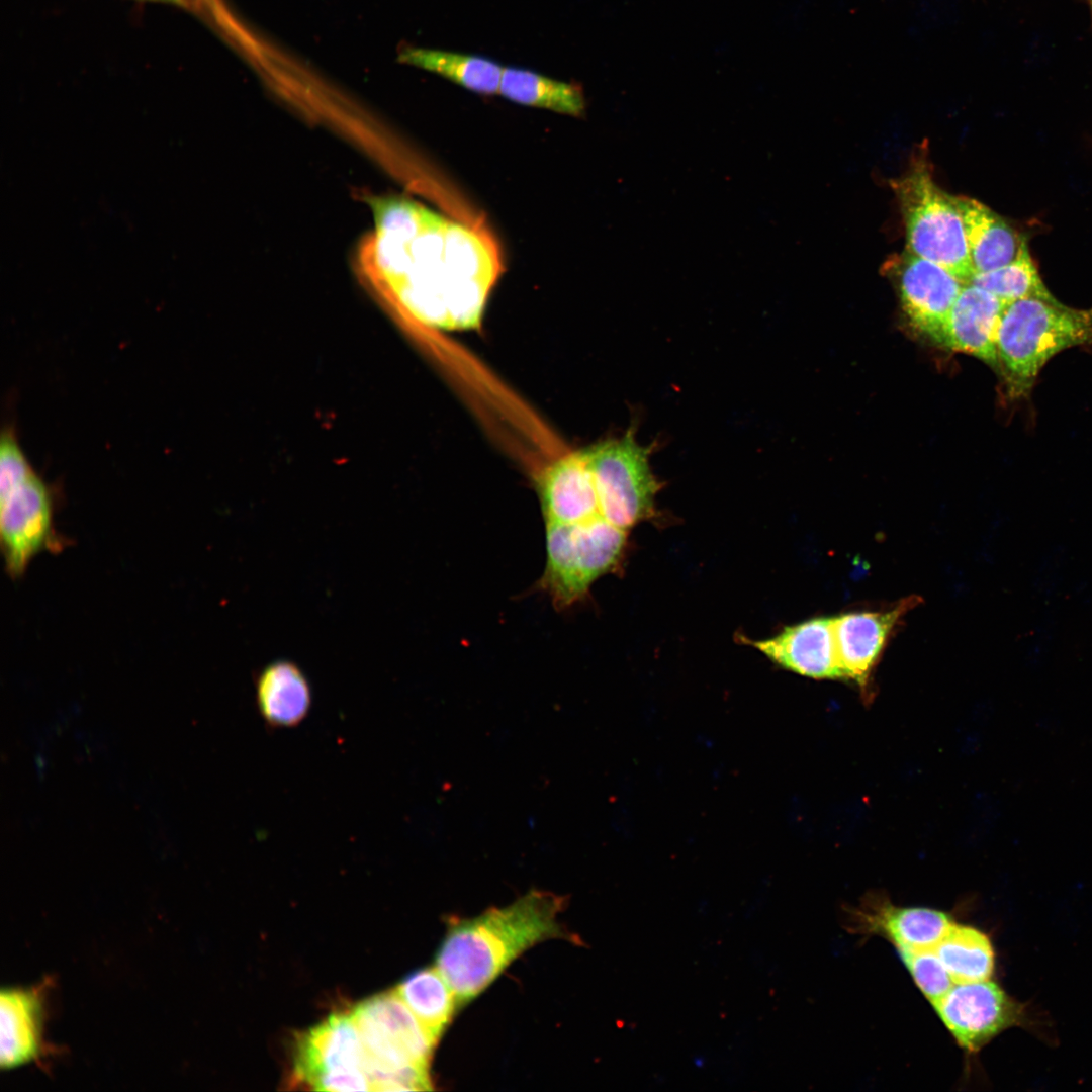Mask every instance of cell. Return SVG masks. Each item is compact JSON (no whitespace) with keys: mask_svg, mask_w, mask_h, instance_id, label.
Listing matches in <instances>:
<instances>
[{"mask_svg":"<svg viewBox=\"0 0 1092 1092\" xmlns=\"http://www.w3.org/2000/svg\"><path fill=\"white\" fill-rule=\"evenodd\" d=\"M367 202L374 230L360 241L355 257L365 286L403 320L447 330L478 327L503 269L490 232L401 196H372Z\"/></svg>","mask_w":1092,"mask_h":1092,"instance_id":"6da1fadb","label":"cell"},{"mask_svg":"<svg viewBox=\"0 0 1092 1092\" xmlns=\"http://www.w3.org/2000/svg\"><path fill=\"white\" fill-rule=\"evenodd\" d=\"M566 900L531 890L506 907L467 919H452L436 954L435 967L453 991L458 1007L484 991L521 953L568 934L558 921Z\"/></svg>","mask_w":1092,"mask_h":1092,"instance_id":"7a4b0ae2","label":"cell"},{"mask_svg":"<svg viewBox=\"0 0 1092 1092\" xmlns=\"http://www.w3.org/2000/svg\"><path fill=\"white\" fill-rule=\"evenodd\" d=\"M1081 346H1092V307L1073 308L1057 298L1008 303L998 329L997 355L1010 397L1028 396L1050 359Z\"/></svg>","mask_w":1092,"mask_h":1092,"instance_id":"3957f363","label":"cell"},{"mask_svg":"<svg viewBox=\"0 0 1092 1092\" xmlns=\"http://www.w3.org/2000/svg\"><path fill=\"white\" fill-rule=\"evenodd\" d=\"M351 1015L372 1091L432 1089L429 1062L436 1045L395 990L365 1000Z\"/></svg>","mask_w":1092,"mask_h":1092,"instance_id":"277c9868","label":"cell"},{"mask_svg":"<svg viewBox=\"0 0 1092 1092\" xmlns=\"http://www.w3.org/2000/svg\"><path fill=\"white\" fill-rule=\"evenodd\" d=\"M923 152L913 155L908 170L890 181L906 230L908 252L933 261L963 283L974 272L964 222L954 196L934 182Z\"/></svg>","mask_w":1092,"mask_h":1092,"instance_id":"5b68a950","label":"cell"},{"mask_svg":"<svg viewBox=\"0 0 1092 1092\" xmlns=\"http://www.w3.org/2000/svg\"><path fill=\"white\" fill-rule=\"evenodd\" d=\"M654 445H641L630 427L620 438L581 449L595 483L600 511L612 525L628 531L654 514L661 484L650 467Z\"/></svg>","mask_w":1092,"mask_h":1092,"instance_id":"8992f818","label":"cell"},{"mask_svg":"<svg viewBox=\"0 0 1092 1092\" xmlns=\"http://www.w3.org/2000/svg\"><path fill=\"white\" fill-rule=\"evenodd\" d=\"M294 1076L317 1091L371 1090L364 1048L351 1014H332L299 1035Z\"/></svg>","mask_w":1092,"mask_h":1092,"instance_id":"52a82bcc","label":"cell"},{"mask_svg":"<svg viewBox=\"0 0 1092 1092\" xmlns=\"http://www.w3.org/2000/svg\"><path fill=\"white\" fill-rule=\"evenodd\" d=\"M957 1044L979 1052L1005 1029L1019 1025L1022 1006L993 981L953 983L932 1006Z\"/></svg>","mask_w":1092,"mask_h":1092,"instance_id":"ba28073f","label":"cell"},{"mask_svg":"<svg viewBox=\"0 0 1092 1092\" xmlns=\"http://www.w3.org/2000/svg\"><path fill=\"white\" fill-rule=\"evenodd\" d=\"M911 595L879 610H859L833 617L836 651L843 679L866 692L891 637L908 612L921 603Z\"/></svg>","mask_w":1092,"mask_h":1092,"instance_id":"9c48e42d","label":"cell"},{"mask_svg":"<svg viewBox=\"0 0 1092 1092\" xmlns=\"http://www.w3.org/2000/svg\"><path fill=\"white\" fill-rule=\"evenodd\" d=\"M536 487L545 534L572 533L606 521L580 450L547 465L538 474Z\"/></svg>","mask_w":1092,"mask_h":1092,"instance_id":"30bf717a","label":"cell"},{"mask_svg":"<svg viewBox=\"0 0 1092 1092\" xmlns=\"http://www.w3.org/2000/svg\"><path fill=\"white\" fill-rule=\"evenodd\" d=\"M0 535L5 566L14 578L54 543L51 493L35 473L0 498Z\"/></svg>","mask_w":1092,"mask_h":1092,"instance_id":"8fae6325","label":"cell"},{"mask_svg":"<svg viewBox=\"0 0 1092 1092\" xmlns=\"http://www.w3.org/2000/svg\"><path fill=\"white\" fill-rule=\"evenodd\" d=\"M952 922L943 911L897 906L882 894L864 897L856 906L849 907L846 914L848 931L881 936L897 950L933 949Z\"/></svg>","mask_w":1092,"mask_h":1092,"instance_id":"7c38bea8","label":"cell"},{"mask_svg":"<svg viewBox=\"0 0 1092 1092\" xmlns=\"http://www.w3.org/2000/svg\"><path fill=\"white\" fill-rule=\"evenodd\" d=\"M897 259L901 302L910 323L940 343L952 306L966 284L939 264L910 252Z\"/></svg>","mask_w":1092,"mask_h":1092,"instance_id":"4fadbf2b","label":"cell"},{"mask_svg":"<svg viewBox=\"0 0 1092 1092\" xmlns=\"http://www.w3.org/2000/svg\"><path fill=\"white\" fill-rule=\"evenodd\" d=\"M748 644L779 666L815 679H843L833 617H815L787 626L775 636Z\"/></svg>","mask_w":1092,"mask_h":1092,"instance_id":"5bb4252c","label":"cell"},{"mask_svg":"<svg viewBox=\"0 0 1092 1092\" xmlns=\"http://www.w3.org/2000/svg\"><path fill=\"white\" fill-rule=\"evenodd\" d=\"M1007 304L981 287L966 284L952 306L940 343L999 369L997 335Z\"/></svg>","mask_w":1092,"mask_h":1092,"instance_id":"9a60e30c","label":"cell"},{"mask_svg":"<svg viewBox=\"0 0 1092 1092\" xmlns=\"http://www.w3.org/2000/svg\"><path fill=\"white\" fill-rule=\"evenodd\" d=\"M43 987L3 988L0 993V1067L10 1070L41 1053Z\"/></svg>","mask_w":1092,"mask_h":1092,"instance_id":"2e32d148","label":"cell"},{"mask_svg":"<svg viewBox=\"0 0 1092 1092\" xmlns=\"http://www.w3.org/2000/svg\"><path fill=\"white\" fill-rule=\"evenodd\" d=\"M954 200L963 218L974 274L1000 268L1017 258L1025 239L983 203L965 196H954Z\"/></svg>","mask_w":1092,"mask_h":1092,"instance_id":"e0dca14e","label":"cell"},{"mask_svg":"<svg viewBox=\"0 0 1092 1092\" xmlns=\"http://www.w3.org/2000/svg\"><path fill=\"white\" fill-rule=\"evenodd\" d=\"M256 691L259 711L273 727L295 726L309 711L310 687L303 672L290 661L267 665L258 677Z\"/></svg>","mask_w":1092,"mask_h":1092,"instance_id":"ac0fdd59","label":"cell"},{"mask_svg":"<svg viewBox=\"0 0 1092 1092\" xmlns=\"http://www.w3.org/2000/svg\"><path fill=\"white\" fill-rule=\"evenodd\" d=\"M398 59L483 95L498 93L504 72V67L491 59L437 49L405 47Z\"/></svg>","mask_w":1092,"mask_h":1092,"instance_id":"d6986e66","label":"cell"},{"mask_svg":"<svg viewBox=\"0 0 1092 1092\" xmlns=\"http://www.w3.org/2000/svg\"><path fill=\"white\" fill-rule=\"evenodd\" d=\"M498 93L522 105L572 116H582L586 109V100L580 85L523 68H504Z\"/></svg>","mask_w":1092,"mask_h":1092,"instance_id":"ffe728a7","label":"cell"},{"mask_svg":"<svg viewBox=\"0 0 1092 1092\" xmlns=\"http://www.w3.org/2000/svg\"><path fill=\"white\" fill-rule=\"evenodd\" d=\"M436 1045L458 1007L455 995L436 967L406 976L394 989Z\"/></svg>","mask_w":1092,"mask_h":1092,"instance_id":"44dd1931","label":"cell"},{"mask_svg":"<svg viewBox=\"0 0 1092 1092\" xmlns=\"http://www.w3.org/2000/svg\"><path fill=\"white\" fill-rule=\"evenodd\" d=\"M933 950L953 983L989 980L994 973L992 943L971 925L952 922Z\"/></svg>","mask_w":1092,"mask_h":1092,"instance_id":"7402d4cb","label":"cell"},{"mask_svg":"<svg viewBox=\"0 0 1092 1092\" xmlns=\"http://www.w3.org/2000/svg\"><path fill=\"white\" fill-rule=\"evenodd\" d=\"M968 284L981 287L1007 303L1029 297L1055 298L1040 278L1027 243L1015 260L1000 268L974 274Z\"/></svg>","mask_w":1092,"mask_h":1092,"instance_id":"603a6c76","label":"cell"},{"mask_svg":"<svg viewBox=\"0 0 1092 1092\" xmlns=\"http://www.w3.org/2000/svg\"><path fill=\"white\" fill-rule=\"evenodd\" d=\"M897 952L915 985L934 1006L953 985L934 950L898 949Z\"/></svg>","mask_w":1092,"mask_h":1092,"instance_id":"cb8c5ba5","label":"cell"},{"mask_svg":"<svg viewBox=\"0 0 1092 1092\" xmlns=\"http://www.w3.org/2000/svg\"><path fill=\"white\" fill-rule=\"evenodd\" d=\"M0 445V498H3L27 480L34 471L13 432L4 431Z\"/></svg>","mask_w":1092,"mask_h":1092,"instance_id":"d4e9b609","label":"cell"},{"mask_svg":"<svg viewBox=\"0 0 1092 1092\" xmlns=\"http://www.w3.org/2000/svg\"><path fill=\"white\" fill-rule=\"evenodd\" d=\"M143 1L162 2V3H170V4H178V5H183L184 4V0H143Z\"/></svg>","mask_w":1092,"mask_h":1092,"instance_id":"484cf974","label":"cell"},{"mask_svg":"<svg viewBox=\"0 0 1092 1092\" xmlns=\"http://www.w3.org/2000/svg\"><path fill=\"white\" fill-rule=\"evenodd\" d=\"M1088 1H1089V4H1090L1091 11H1092V0H1088Z\"/></svg>","mask_w":1092,"mask_h":1092,"instance_id":"4316f807","label":"cell"}]
</instances>
